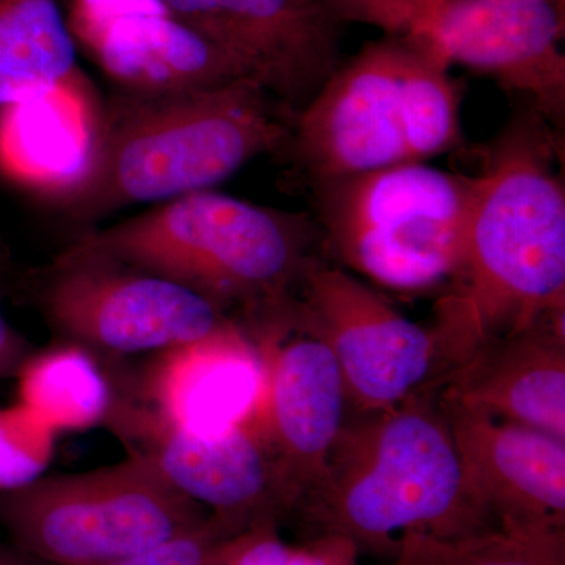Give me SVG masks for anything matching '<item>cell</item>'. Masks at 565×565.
<instances>
[{"instance_id": "6da1fadb", "label": "cell", "mask_w": 565, "mask_h": 565, "mask_svg": "<svg viewBox=\"0 0 565 565\" xmlns=\"http://www.w3.org/2000/svg\"><path fill=\"white\" fill-rule=\"evenodd\" d=\"M462 248L434 321L471 355L486 341L565 313L559 134L526 107L489 148Z\"/></svg>"}, {"instance_id": "7a4b0ae2", "label": "cell", "mask_w": 565, "mask_h": 565, "mask_svg": "<svg viewBox=\"0 0 565 565\" xmlns=\"http://www.w3.org/2000/svg\"><path fill=\"white\" fill-rule=\"evenodd\" d=\"M292 120L250 79L182 95L117 92L87 170L51 204L88 225L134 204L211 191L253 159L282 152Z\"/></svg>"}, {"instance_id": "3957f363", "label": "cell", "mask_w": 565, "mask_h": 565, "mask_svg": "<svg viewBox=\"0 0 565 565\" xmlns=\"http://www.w3.org/2000/svg\"><path fill=\"white\" fill-rule=\"evenodd\" d=\"M296 512L311 534H341L392 559L404 534L449 539L494 526L465 479L437 393L348 418L326 478Z\"/></svg>"}, {"instance_id": "277c9868", "label": "cell", "mask_w": 565, "mask_h": 565, "mask_svg": "<svg viewBox=\"0 0 565 565\" xmlns=\"http://www.w3.org/2000/svg\"><path fill=\"white\" fill-rule=\"evenodd\" d=\"M318 223L303 212L275 210L211 191L159 203L107 228L79 233L77 243L150 270L253 322L292 299Z\"/></svg>"}, {"instance_id": "5b68a950", "label": "cell", "mask_w": 565, "mask_h": 565, "mask_svg": "<svg viewBox=\"0 0 565 565\" xmlns=\"http://www.w3.org/2000/svg\"><path fill=\"white\" fill-rule=\"evenodd\" d=\"M330 250L381 288L446 285L478 195L479 177L405 162L311 185Z\"/></svg>"}, {"instance_id": "8992f818", "label": "cell", "mask_w": 565, "mask_h": 565, "mask_svg": "<svg viewBox=\"0 0 565 565\" xmlns=\"http://www.w3.org/2000/svg\"><path fill=\"white\" fill-rule=\"evenodd\" d=\"M210 515L131 452L0 493V526L10 544L51 565L114 563L195 530Z\"/></svg>"}, {"instance_id": "52a82bcc", "label": "cell", "mask_w": 565, "mask_h": 565, "mask_svg": "<svg viewBox=\"0 0 565 565\" xmlns=\"http://www.w3.org/2000/svg\"><path fill=\"white\" fill-rule=\"evenodd\" d=\"M341 24H366L449 65L493 77L563 125L564 10L541 0H323Z\"/></svg>"}, {"instance_id": "ba28073f", "label": "cell", "mask_w": 565, "mask_h": 565, "mask_svg": "<svg viewBox=\"0 0 565 565\" xmlns=\"http://www.w3.org/2000/svg\"><path fill=\"white\" fill-rule=\"evenodd\" d=\"M281 316L332 351L355 412L438 393L467 360L437 322L412 321L366 281L318 259L305 270Z\"/></svg>"}, {"instance_id": "9c48e42d", "label": "cell", "mask_w": 565, "mask_h": 565, "mask_svg": "<svg viewBox=\"0 0 565 565\" xmlns=\"http://www.w3.org/2000/svg\"><path fill=\"white\" fill-rule=\"evenodd\" d=\"M32 296L63 341L109 355L159 353L233 322L180 282L77 241L33 277Z\"/></svg>"}, {"instance_id": "30bf717a", "label": "cell", "mask_w": 565, "mask_h": 565, "mask_svg": "<svg viewBox=\"0 0 565 565\" xmlns=\"http://www.w3.org/2000/svg\"><path fill=\"white\" fill-rule=\"evenodd\" d=\"M408 58L404 41L384 36L367 43L294 115L282 151L310 188L411 162Z\"/></svg>"}, {"instance_id": "8fae6325", "label": "cell", "mask_w": 565, "mask_h": 565, "mask_svg": "<svg viewBox=\"0 0 565 565\" xmlns=\"http://www.w3.org/2000/svg\"><path fill=\"white\" fill-rule=\"evenodd\" d=\"M110 427L131 455L145 457L178 492L236 534L288 514L289 503L258 419L223 434L178 429L117 394Z\"/></svg>"}, {"instance_id": "7c38bea8", "label": "cell", "mask_w": 565, "mask_h": 565, "mask_svg": "<svg viewBox=\"0 0 565 565\" xmlns=\"http://www.w3.org/2000/svg\"><path fill=\"white\" fill-rule=\"evenodd\" d=\"M292 115L341 65L343 25L323 0H162Z\"/></svg>"}, {"instance_id": "4fadbf2b", "label": "cell", "mask_w": 565, "mask_h": 565, "mask_svg": "<svg viewBox=\"0 0 565 565\" xmlns=\"http://www.w3.org/2000/svg\"><path fill=\"white\" fill-rule=\"evenodd\" d=\"M266 393L258 423L289 512L318 489L345 422L349 397L332 351L282 316L259 322Z\"/></svg>"}, {"instance_id": "5bb4252c", "label": "cell", "mask_w": 565, "mask_h": 565, "mask_svg": "<svg viewBox=\"0 0 565 565\" xmlns=\"http://www.w3.org/2000/svg\"><path fill=\"white\" fill-rule=\"evenodd\" d=\"M438 403L465 479L494 526H565V440L440 396Z\"/></svg>"}, {"instance_id": "9a60e30c", "label": "cell", "mask_w": 565, "mask_h": 565, "mask_svg": "<svg viewBox=\"0 0 565 565\" xmlns=\"http://www.w3.org/2000/svg\"><path fill=\"white\" fill-rule=\"evenodd\" d=\"M264 393L262 352L233 321L200 340L154 353L139 397L170 426L215 435L258 418Z\"/></svg>"}, {"instance_id": "2e32d148", "label": "cell", "mask_w": 565, "mask_h": 565, "mask_svg": "<svg viewBox=\"0 0 565 565\" xmlns=\"http://www.w3.org/2000/svg\"><path fill=\"white\" fill-rule=\"evenodd\" d=\"M74 43L90 55L117 92L128 95H182L248 79L162 0H137Z\"/></svg>"}, {"instance_id": "e0dca14e", "label": "cell", "mask_w": 565, "mask_h": 565, "mask_svg": "<svg viewBox=\"0 0 565 565\" xmlns=\"http://www.w3.org/2000/svg\"><path fill=\"white\" fill-rule=\"evenodd\" d=\"M438 396L565 440V313L486 341Z\"/></svg>"}, {"instance_id": "ac0fdd59", "label": "cell", "mask_w": 565, "mask_h": 565, "mask_svg": "<svg viewBox=\"0 0 565 565\" xmlns=\"http://www.w3.org/2000/svg\"><path fill=\"white\" fill-rule=\"evenodd\" d=\"M106 102L81 68L0 109V167L46 202L73 188L98 145Z\"/></svg>"}, {"instance_id": "d6986e66", "label": "cell", "mask_w": 565, "mask_h": 565, "mask_svg": "<svg viewBox=\"0 0 565 565\" xmlns=\"http://www.w3.org/2000/svg\"><path fill=\"white\" fill-rule=\"evenodd\" d=\"M76 54L61 0H0V109L68 77Z\"/></svg>"}, {"instance_id": "ffe728a7", "label": "cell", "mask_w": 565, "mask_h": 565, "mask_svg": "<svg viewBox=\"0 0 565 565\" xmlns=\"http://www.w3.org/2000/svg\"><path fill=\"white\" fill-rule=\"evenodd\" d=\"M14 377L18 401L57 434L104 426L117 394L95 352L68 341L31 352Z\"/></svg>"}, {"instance_id": "44dd1931", "label": "cell", "mask_w": 565, "mask_h": 565, "mask_svg": "<svg viewBox=\"0 0 565 565\" xmlns=\"http://www.w3.org/2000/svg\"><path fill=\"white\" fill-rule=\"evenodd\" d=\"M416 534L440 565H565V526H493L449 539Z\"/></svg>"}, {"instance_id": "7402d4cb", "label": "cell", "mask_w": 565, "mask_h": 565, "mask_svg": "<svg viewBox=\"0 0 565 565\" xmlns=\"http://www.w3.org/2000/svg\"><path fill=\"white\" fill-rule=\"evenodd\" d=\"M57 433L31 407H0V493L31 484L46 473Z\"/></svg>"}, {"instance_id": "603a6c76", "label": "cell", "mask_w": 565, "mask_h": 565, "mask_svg": "<svg viewBox=\"0 0 565 565\" xmlns=\"http://www.w3.org/2000/svg\"><path fill=\"white\" fill-rule=\"evenodd\" d=\"M230 535L233 533L210 515L195 530L177 535L145 552L103 565H210L218 546Z\"/></svg>"}, {"instance_id": "cb8c5ba5", "label": "cell", "mask_w": 565, "mask_h": 565, "mask_svg": "<svg viewBox=\"0 0 565 565\" xmlns=\"http://www.w3.org/2000/svg\"><path fill=\"white\" fill-rule=\"evenodd\" d=\"M291 552L278 533V520L263 519L226 537L210 565H289Z\"/></svg>"}, {"instance_id": "d4e9b609", "label": "cell", "mask_w": 565, "mask_h": 565, "mask_svg": "<svg viewBox=\"0 0 565 565\" xmlns=\"http://www.w3.org/2000/svg\"><path fill=\"white\" fill-rule=\"evenodd\" d=\"M359 546L341 534H311L305 544L292 546L289 565H359Z\"/></svg>"}, {"instance_id": "484cf974", "label": "cell", "mask_w": 565, "mask_h": 565, "mask_svg": "<svg viewBox=\"0 0 565 565\" xmlns=\"http://www.w3.org/2000/svg\"><path fill=\"white\" fill-rule=\"evenodd\" d=\"M31 352V344L0 311V379L14 377Z\"/></svg>"}, {"instance_id": "4316f807", "label": "cell", "mask_w": 565, "mask_h": 565, "mask_svg": "<svg viewBox=\"0 0 565 565\" xmlns=\"http://www.w3.org/2000/svg\"><path fill=\"white\" fill-rule=\"evenodd\" d=\"M0 565H41L14 545L0 544Z\"/></svg>"}, {"instance_id": "83f0119b", "label": "cell", "mask_w": 565, "mask_h": 565, "mask_svg": "<svg viewBox=\"0 0 565 565\" xmlns=\"http://www.w3.org/2000/svg\"><path fill=\"white\" fill-rule=\"evenodd\" d=\"M541 2L553 3V6L559 7V9L564 10V2H565V0H541Z\"/></svg>"}, {"instance_id": "f1b7e54d", "label": "cell", "mask_w": 565, "mask_h": 565, "mask_svg": "<svg viewBox=\"0 0 565 565\" xmlns=\"http://www.w3.org/2000/svg\"><path fill=\"white\" fill-rule=\"evenodd\" d=\"M2 273H3V256H2V250H0V277H2Z\"/></svg>"}]
</instances>
